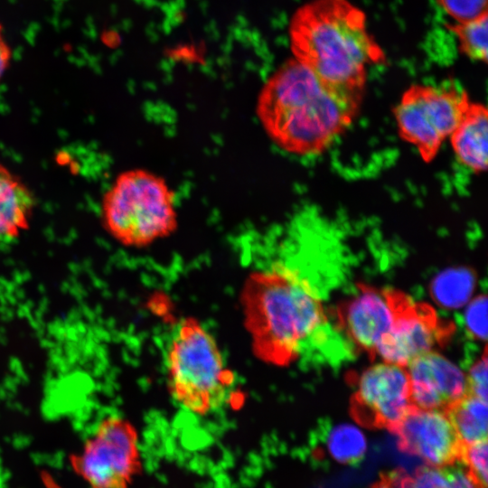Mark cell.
I'll return each mask as SVG.
<instances>
[{
  "instance_id": "obj_1",
  "label": "cell",
  "mask_w": 488,
  "mask_h": 488,
  "mask_svg": "<svg viewBox=\"0 0 488 488\" xmlns=\"http://www.w3.org/2000/svg\"><path fill=\"white\" fill-rule=\"evenodd\" d=\"M254 260L243 296L248 325L258 353L286 365L320 340L327 317L298 268L261 253Z\"/></svg>"
},
{
  "instance_id": "obj_2",
  "label": "cell",
  "mask_w": 488,
  "mask_h": 488,
  "mask_svg": "<svg viewBox=\"0 0 488 488\" xmlns=\"http://www.w3.org/2000/svg\"><path fill=\"white\" fill-rule=\"evenodd\" d=\"M290 41L296 60L328 89L360 104L369 67L385 61L365 14L347 0H313L300 7Z\"/></svg>"
},
{
  "instance_id": "obj_3",
  "label": "cell",
  "mask_w": 488,
  "mask_h": 488,
  "mask_svg": "<svg viewBox=\"0 0 488 488\" xmlns=\"http://www.w3.org/2000/svg\"><path fill=\"white\" fill-rule=\"evenodd\" d=\"M360 105L328 89L294 58L264 85L257 115L275 145L306 156L327 149L352 123Z\"/></svg>"
},
{
  "instance_id": "obj_4",
  "label": "cell",
  "mask_w": 488,
  "mask_h": 488,
  "mask_svg": "<svg viewBox=\"0 0 488 488\" xmlns=\"http://www.w3.org/2000/svg\"><path fill=\"white\" fill-rule=\"evenodd\" d=\"M163 361L170 394L184 411L208 416L232 399L234 374L213 336L196 320L182 319L170 328Z\"/></svg>"
},
{
  "instance_id": "obj_5",
  "label": "cell",
  "mask_w": 488,
  "mask_h": 488,
  "mask_svg": "<svg viewBox=\"0 0 488 488\" xmlns=\"http://www.w3.org/2000/svg\"><path fill=\"white\" fill-rule=\"evenodd\" d=\"M101 217L107 232L120 244L148 246L176 230L175 194L160 175L140 168L127 170L105 192Z\"/></svg>"
},
{
  "instance_id": "obj_6",
  "label": "cell",
  "mask_w": 488,
  "mask_h": 488,
  "mask_svg": "<svg viewBox=\"0 0 488 488\" xmlns=\"http://www.w3.org/2000/svg\"><path fill=\"white\" fill-rule=\"evenodd\" d=\"M470 101L465 90L453 85H411L394 109L399 135L430 163Z\"/></svg>"
},
{
  "instance_id": "obj_7",
  "label": "cell",
  "mask_w": 488,
  "mask_h": 488,
  "mask_svg": "<svg viewBox=\"0 0 488 488\" xmlns=\"http://www.w3.org/2000/svg\"><path fill=\"white\" fill-rule=\"evenodd\" d=\"M78 465L92 488H129L142 470L135 427L119 416L106 417L87 439Z\"/></svg>"
},
{
  "instance_id": "obj_8",
  "label": "cell",
  "mask_w": 488,
  "mask_h": 488,
  "mask_svg": "<svg viewBox=\"0 0 488 488\" xmlns=\"http://www.w3.org/2000/svg\"><path fill=\"white\" fill-rule=\"evenodd\" d=\"M395 320L380 342L377 354L385 362L407 367L415 358L443 346L449 340L454 324L438 317L428 305L414 302L393 290Z\"/></svg>"
},
{
  "instance_id": "obj_9",
  "label": "cell",
  "mask_w": 488,
  "mask_h": 488,
  "mask_svg": "<svg viewBox=\"0 0 488 488\" xmlns=\"http://www.w3.org/2000/svg\"><path fill=\"white\" fill-rule=\"evenodd\" d=\"M414 408L406 367L383 362L363 371L351 400V412L361 425L393 432Z\"/></svg>"
},
{
  "instance_id": "obj_10",
  "label": "cell",
  "mask_w": 488,
  "mask_h": 488,
  "mask_svg": "<svg viewBox=\"0 0 488 488\" xmlns=\"http://www.w3.org/2000/svg\"><path fill=\"white\" fill-rule=\"evenodd\" d=\"M392 433L402 452L420 457L427 465L460 460L464 444L446 411L414 407Z\"/></svg>"
},
{
  "instance_id": "obj_11",
  "label": "cell",
  "mask_w": 488,
  "mask_h": 488,
  "mask_svg": "<svg viewBox=\"0 0 488 488\" xmlns=\"http://www.w3.org/2000/svg\"><path fill=\"white\" fill-rule=\"evenodd\" d=\"M358 293L337 309L340 328L350 340L371 358L395 320L393 290L359 285Z\"/></svg>"
},
{
  "instance_id": "obj_12",
  "label": "cell",
  "mask_w": 488,
  "mask_h": 488,
  "mask_svg": "<svg viewBox=\"0 0 488 488\" xmlns=\"http://www.w3.org/2000/svg\"><path fill=\"white\" fill-rule=\"evenodd\" d=\"M406 369L415 408L446 411L467 392L464 373L434 351L415 358Z\"/></svg>"
},
{
  "instance_id": "obj_13",
  "label": "cell",
  "mask_w": 488,
  "mask_h": 488,
  "mask_svg": "<svg viewBox=\"0 0 488 488\" xmlns=\"http://www.w3.org/2000/svg\"><path fill=\"white\" fill-rule=\"evenodd\" d=\"M33 207L30 189L0 164V252L16 242L28 229Z\"/></svg>"
},
{
  "instance_id": "obj_14",
  "label": "cell",
  "mask_w": 488,
  "mask_h": 488,
  "mask_svg": "<svg viewBox=\"0 0 488 488\" xmlns=\"http://www.w3.org/2000/svg\"><path fill=\"white\" fill-rule=\"evenodd\" d=\"M487 132L486 107L471 100L448 137L457 160L475 174L487 168Z\"/></svg>"
},
{
  "instance_id": "obj_15",
  "label": "cell",
  "mask_w": 488,
  "mask_h": 488,
  "mask_svg": "<svg viewBox=\"0 0 488 488\" xmlns=\"http://www.w3.org/2000/svg\"><path fill=\"white\" fill-rule=\"evenodd\" d=\"M394 471L399 488H481L460 460L443 466L426 465L411 475Z\"/></svg>"
},
{
  "instance_id": "obj_16",
  "label": "cell",
  "mask_w": 488,
  "mask_h": 488,
  "mask_svg": "<svg viewBox=\"0 0 488 488\" xmlns=\"http://www.w3.org/2000/svg\"><path fill=\"white\" fill-rule=\"evenodd\" d=\"M446 412L464 445L487 439V400L466 392Z\"/></svg>"
},
{
  "instance_id": "obj_17",
  "label": "cell",
  "mask_w": 488,
  "mask_h": 488,
  "mask_svg": "<svg viewBox=\"0 0 488 488\" xmlns=\"http://www.w3.org/2000/svg\"><path fill=\"white\" fill-rule=\"evenodd\" d=\"M475 285L474 273L466 268H452L439 274L432 282L430 293L442 306L456 308L465 305Z\"/></svg>"
},
{
  "instance_id": "obj_18",
  "label": "cell",
  "mask_w": 488,
  "mask_h": 488,
  "mask_svg": "<svg viewBox=\"0 0 488 488\" xmlns=\"http://www.w3.org/2000/svg\"><path fill=\"white\" fill-rule=\"evenodd\" d=\"M459 50L468 58L486 63L488 58V14L449 26Z\"/></svg>"
},
{
  "instance_id": "obj_19",
  "label": "cell",
  "mask_w": 488,
  "mask_h": 488,
  "mask_svg": "<svg viewBox=\"0 0 488 488\" xmlns=\"http://www.w3.org/2000/svg\"><path fill=\"white\" fill-rule=\"evenodd\" d=\"M327 445L332 457L342 464L358 462L366 451L364 435L351 425H341L333 428L329 435Z\"/></svg>"
},
{
  "instance_id": "obj_20",
  "label": "cell",
  "mask_w": 488,
  "mask_h": 488,
  "mask_svg": "<svg viewBox=\"0 0 488 488\" xmlns=\"http://www.w3.org/2000/svg\"><path fill=\"white\" fill-rule=\"evenodd\" d=\"M460 461L481 488H487V439L463 446Z\"/></svg>"
},
{
  "instance_id": "obj_21",
  "label": "cell",
  "mask_w": 488,
  "mask_h": 488,
  "mask_svg": "<svg viewBox=\"0 0 488 488\" xmlns=\"http://www.w3.org/2000/svg\"><path fill=\"white\" fill-rule=\"evenodd\" d=\"M436 3L455 23L488 14V0H436Z\"/></svg>"
},
{
  "instance_id": "obj_22",
  "label": "cell",
  "mask_w": 488,
  "mask_h": 488,
  "mask_svg": "<svg viewBox=\"0 0 488 488\" xmlns=\"http://www.w3.org/2000/svg\"><path fill=\"white\" fill-rule=\"evenodd\" d=\"M487 298L478 296L467 306L465 321L468 333L476 340L487 338Z\"/></svg>"
},
{
  "instance_id": "obj_23",
  "label": "cell",
  "mask_w": 488,
  "mask_h": 488,
  "mask_svg": "<svg viewBox=\"0 0 488 488\" xmlns=\"http://www.w3.org/2000/svg\"><path fill=\"white\" fill-rule=\"evenodd\" d=\"M467 392L487 400V350L471 368L466 377Z\"/></svg>"
},
{
  "instance_id": "obj_24",
  "label": "cell",
  "mask_w": 488,
  "mask_h": 488,
  "mask_svg": "<svg viewBox=\"0 0 488 488\" xmlns=\"http://www.w3.org/2000/svg\"><path fill=\"white\" fill-rule=\"evenodd\" d=\"M370 488H399L395 471L381 474L380 478Z\"/></svg>"
},
{
  "instance_id": "obj_25",
  "label": "cell",
  "mask_w": 488,
  "mask_h": 488,
  "mask_svg": "<svg viewBox=\"0 0 488 488\" xmlns=\"http://www.w3.org/2000/svg\"><path fill=\"white\" fill-rule=\"evenodd\" d=\"M8 57H9L8 50L0 37V78L2 77L7 66Z\"/></svg>"
}]
</instances>
